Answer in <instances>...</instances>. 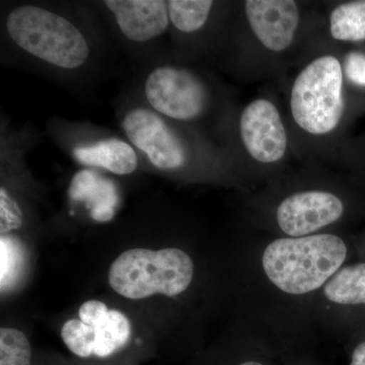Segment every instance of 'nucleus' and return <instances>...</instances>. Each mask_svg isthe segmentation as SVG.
I'll use <instances>...</instances> for the list:
<instances>
[{
    "mask_svg": "<svg viewBox=\"0 0 365 365\" xmlns=\"http://www.w3.org/2000/svg\"><path fill=\"white\" fill-rule=\"evenodd\" d=\"M196 278L193 255L179 247L126 250L112 262L108 272L110 287L132 300L157 294L182 297L192 292Z\"/></svg>",
    "mask_w": 365,
    "mask_h": 365,
    "instance_id": "423d86ee",
    "label": "nucleus"
},
{
    "mask_svg": "<svg viewBox=\"0 0 365 365\" xmlns=\"http://www.w3.org/2000/svg\"><path fill=\"white\" fill-rule=\"evenodd\" d=\"M251 230L235 258L237 328L277 357L309 351L318 337L314 302L334 274L357 260L354 237L345 232L276 237Z\"/></svg>",
    "mask_w": 365,
    "mask_h": 365,
    "instance_id": "f257e3e1",
    "label": "nucleus"
},
{
    "mask_svg": "<svg viewBox=\"0 0 365 365\" xmlns=\"http://www.w3.org/2000/svg\"><path fill=\"white\" fill-rule=\"evenodd\" d=\"M241 193V215L249 228L276 237L343 232L345 225L365 216L364 190L322 163H302Z\"/></svg>",
    "mask_w": 365,
    "mask_h": 365,
    "instance_id": "f03ea898",
    "label": "nucleus"
},
{
    "mask_svg": "<svg viewBox=\"0 0 365 365\" xmlns=\"http://www.w3.org/2000/svg\"><path fill=\"white\" fill-rule=\"evenodd\" d=\"M104 4L114 16L125 38L136 43L157 39L170 25L168 1L108 0Z\"/></svg>",
    "mask_w": 365,
    "mask_h": 365,
    "instance_id": "9b49d317",
    "label": "nucleus"
},
{
    "mask_svg": "<svg viewBox=\"0 0 365 365\" xmlns=\"http://www.w3.org/2000/svg\"><path fill=\"white\" fill-rule=\"evenodd\" d=\"M354 242L357 259L365 261V230L359 237H354Z\"/></svg>",
    "mask_w": 365,
    "mask_h": 365,
    "instance_id": "4be33fe9",
    "label": "nucleus"
},
{
    "mask_svg": "<svg viewBox=\"0 0 365 365\" xmlns=\"http://www.w3.org/2000/svg\"><path fill=\"white\" fill-rule=\"evenodd\" d=\"M78 318L61 327L62 342L74 357L91 364L111 365L114 360L128 359L133 329L128 317L98 299L79 307Z\"/></svg>",
    "mask_w": 365,
    "mask_h": 365,
    "instance_id": "1a4fd4ad",
    "label": "nucleus"
},
{
    "mask_svg": "<svg viewBox=\"0 0 365 365\" xmlns=\"http://www.w3.org/2000/svg\"><path fill=\"white\" fill-rule=\"evenodd\" d=\"M281 365H319L309 351L289 352L278 356Z\"/></svg>",
    "mask_w": 365,
    "mask_h": 365,
    "instance_id": "412c9836",
    "label": "nucleus"
},
{
    "mask_svg": "<svg viewBox=\"0 0 365 365\" xmlns=\"http://www.w3.org/2000/svg\"><path fill=\"white\" fill-rule=\"evenodd\" d=\"M280 83L295 158L332 167L348 116V88L341 45L321 29L304 56Z\"/></svg>",
    "mask_w": 365,
    "mask_h": 365,
    "instance_id": "7ed1b4c3",
    "label": "nucleus"
},
{
    "mask_svg": "<svg viewBox=\"0 0 365 365\" xmlns=\"http://www.w3.org/2000/svg\"><path fill=\"white\" fill-rule=\"evenodd\" d=\"M144 96L153 111L179 123H198L213 112L227 117L234 109L218 96L204 74L175 64L160 66L150 72L144 83Z\"/></svg>",
    "mask_w": 365,
    "mask_h": 365,
    "instance_id": "6e6552de",
    "label": "nucleus"
},
{
    "mask_svg": "<svg viewBox=\"0 0 365 365\" xmlns=\"http://www.w3.org/2000/svg\"><path fill=\"white\" fill-rule=\"evenodd\" d=\"M342 341L347 365H365V321L351 329Z\"/></svg>",
    "mask_w": 365,
    "mask_h": 365,
    "instance_id": "6ab92c4d",
    "label": "nucleus"
},
{
    "mask_svg": "<svg viewBox=\"0 0 365 365\" xmlns=\"http://www.w3.org/2000/svg\"><path fill=\"white\" fill-rule=\"evenodd\" d=\"M227 153L242 191L260 188L292 170L297 160L289 128L279 101L261 93L242 107H234L223 121Z\"/></svg>",
    "mask_w": 365,
    "mask_h": 365,
    "instance_id": "39448f33",
    "label": "nucleus"
},
{
    "mask_svg": "<svg viewBox=\"0 0 365 365\" xmlns=\"http://www.w3.org/2000/svg\"><path fill=\"white\" fill-rule=\"evenodd\" d=\"M365 321V261L340 268L319 290L314 306L317 332L342 341Z\"/></svg>",
    "mask_w": 365,
    "mask_h": 365,
    "instance_id": "9d476101",
    "label": "nucleus"
},
{
    "mask_svg": "<svg viewBox=\"0 0 365 365\" xmlns=\"http://www.w3.org/2000/svg\"><path fill=\"white\" fill-rule=\"evenodd\" d=\"M73 155L81 165L100 168L119 176L132 174L138 165L134 148L130 144L117 138L79 146L74 150Z\"/></svg>",
    "mask_w": 365,
    "mask_h": 365,
    "instance_id": "2eb2a0df",
    "label": "nucleus"
},
{
    "mask_svg": "<svg viewBox=\"0 0 365 365\" xmlns=\"http://www.w3.org/2000/svg\"><path fill=\"white\" fill-rule=\"evenodd\" d=\"M0 365H36L32 345L25 333L9 327L1 328Z\"/></svg>",
    "mask_w": 365,
    "mask_h": 365,
    "instance_id": "f3484780",
    "label": "nucleus"
},
{
    "mask_svg": "<svg viewBox=\"0 0 365 365\" xmlns=\"http://www.w3.org/2000/svg\"><path fill=\"white\" fill-rule=\"evenodd\" d=\"M23 225V212L19 203L6 188L0 189V232L6 235Z\"/></svg>",
    "mask_w": 365,
    "mask_h": 365,
    "instance_id": "a211bd4d",
    "label": "nucleus"
},
{
    "mask_svg": "<svg viewBox=\"0 0 365 365\" xmlns=\"http://www.w3.org/2000/svg\"><path fill=\"white\" fill-rule=\"evenodd\" d=\"M83 365H96V364H83Z\"/></svg>",
    "mask_w": 365,
    "mask_h": 365,
    "instance_id": "5701e85b",
    "label": "nucleus"
},
{
    "mask_svg": "<svg viewBox=\"0 0 365 365\" xmlns=\"http://www.w3.org/2000/svg\"><path fill=\"white\" fill-rule=\"evenodd\" d=\"M323 31L338 45L365 42V0L323 2Z\"/></svg>",
    "mask_w": 365,
    "mask_h": 365,
    "instance_id": "4468645a",
    "label": "nucleus"
},
{
    "mask_svg": "<svg viewBox=\"0 0 365 365\" xmlns=\"http://www.w3.org/2000/svg\"><path fill=\"white\" fill-rule=\"evenodd\" d=\"M72 202L85 204L96 222H111L119 206V192L116 185L90 169L78 170L71 179L68 188Z\"/></svg>",
    "mask_w": 365,
    "mask_h": 365,
    "instance_id": "f8f14e48",
    "label": "nucleus"
},
{
    "mask_svg": "<svg viewBox=\"0 0 365 365\" xmlns=\"http://www.w3.org/2000/svg\"><path fill=\"white\" fill-rule=\"evenodd\" d=\"M6 32L14 44L34 58L66 71L85 66L91 56L86 36L61 14L33 4L14 9Z\"/></svg>",
    "mask_w": 365,
    "mask_h": 365,
    "instance_id": "0eeeda50",
    "label": "nucleus"
},
{
    "mask_svg": "<svg viewBox=\"0 0 365 365\" xmlns=\"http://www.w3.org/2000/svg\"><path fill=\"white\" fill-rule=\"evenodd\" d=\"M322 4L297 0H245L230 4L228 66L246 83L272 79L279 86L321 29Z\"/></svg>",
    "mask_w": 365,
    "mask_h": 365,
    "instance_id": "20e7f679",
    "label": "nucleus"
},
{
    "mask_svg": "<svg viewBox=\"0 0 365 365\" xmlns=\"http://www.w3.org/2000/svg\"><path fill=\"white\" fill-rule=\"evenodd\" d=\"M343 66L350 86L365 88V54L360 51L343 53Z\"/></svg>",
    "mask_w": 365,
    "mask_h": 365,
    "instance_id": "aec40b11",
    "label": "nucleus"
},
{
    "mask_svg": "<svg viewBox=\"0 0 365 365\" xmlns=\"http://www.w3.org/2000/svg\"><path fill=\"white\" fill-rule=\"evenodd\" d=\"M218 7L220 4L211 0H170V25L187 37L199 35L208 29Z\"/></svg>",
    "mask_w": 365,
    "mask_h": 365,
    "instance_id": "dca6fc26",
    "label": "nucleus"
},
{
    "mask_svg": "<svg viewBox=\"0 0 365 365\" xmlns=\"http://www.w3.org/2000/svg\"><path fill=\"white\" fill-rule=\"evenodd\" d=\"M195 365H281L275 353L242 329L201 355Z\"/></svg>",
    "mask_w": 365,
    "mask_h": 365,
    "instance_id": "ddd939ff",
    "label": "nucleus"
}]
</instances>
